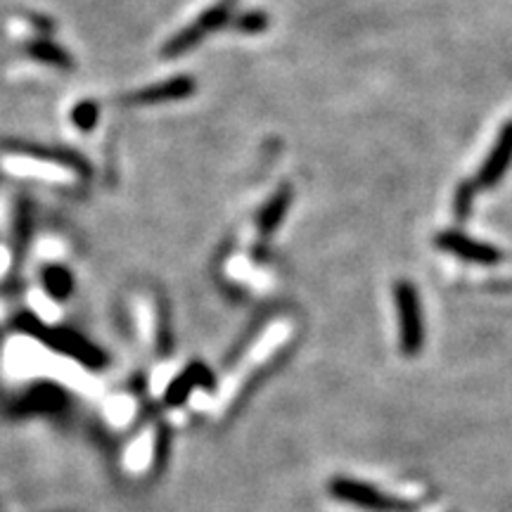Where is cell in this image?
I'll return each instance as SVG.
<instances>
[{
  "label": "cell",
  "mask_w": 512,
  "mask_h": 512,
  "mask_svg": "<svg viewBox=\"0 0 512 512\" xmlns=\"http://www.w3.org/2000/svg\"><path fill=\"white\" fill-rule=\"evenodd\" d=\"M17 325L29 335L38 337V342H43L46 347L60 351V354H67L76 358V361L83 363L88 368H102L105 366V354L100 349H95L93 344H88L86 339L74 335L69 330H60V328H46L41 320H36L34 316H19Z\"/></svg>",
  "instance_id": "6da1fadb"
},
{
  "label": "cell",
  "mask_w": 512,
  "mask_h": 512,
  "mask_svg": "<svg viewBox=\"0 0 512 512\" xmlns=\"http://www.w3.org/2000/svg\"><path fill=\"white\" fill-rule=\"evenodd\" d=\"M510 162H512V124L503 128L501 138H498L494 152H491L489 159L484 162L482 174L477 176V181L470 185H463V190L458 192L456 209L460 211V216H463L467 207H470V200L475 197V188H489V185L501 181V176L505 174V169H508Z\"/></svg>",
  "instance_id": "7a4b0ae2"
},
{
  "label": "cell",
  "mask_w": 512,
  "mask_h": 512,
  "mask_svg": "<svg viewBox=\"0 0 512 512\" xmlns=\"http://www.w3.org/2000/svg\"><path fill=\"white\" fill-rule=\"evenodd\" d=\"M230 10H233V0H223V3L216 5V8L207 10L195 24H190V27L178 31V34L171 38L169 43H166L162 55L176 57V55L188 53V50L195 48L204 36L211 34V31L221 29L223 24L230 22Z\"/></svg>",
  "instance_id": "3957f363"
},
{
  "label": "cell",
  "mask_w": 512,
  "mask_h": 512,
  "mask_svg": "<svg viewBox=\"0 0 512 512\" xmlns=\"http://www.w3.org/2000/svg\"><path fill=\"white\" fill-rule=\"evenodd\" d=\"M396 306L401 316V335H403V351L415 354L422 347V318L418 306V294H415L411 283L396 285Z\"/></svg>",
  "instance_id": "277c9868"
},
{
  "label": "cell",
  "mask_w": 512,
  "mask_h": 512,
  "mask_svg": "<svg viewBox=\"0 0 512 512\" xmlns=\"http://www.w3.org/2000/svg\"><path fill=\"white\" fill-rule=\"evenodd\" d=\"M437 242L441 249H446V252L456 254L465 261H475V264H496V261L501 259V252H498V249L470 240L463 233H441Z\"/></svg>",
  "instance_id": "5b68a950"
},
{
  "label": "cell",
  "mask_w": 512,
  "mask_h": 512,
  "mask_svg": "<svg viewBox=\"0 0 512 512\" xmlns=\"http://www.w3.org/2000/svg\"><path fill=\"white\" fill-rule=\"evenodd\" d=\"M192 91H195V81L188 79V76H178V79L157 83V86L145 88V91L128 95L124 102H131V105H157V102L188 98Z\"/></svg>",
  "instance_id": "8992f818"
},
{
  "label": "cell",
  "mask_w": 512,
  "mask_h": 512,
  "mask_svg": "<svg viewBox=\"0 0 512 512\" xmlns=\"http://www.w3.org/2000/svg\"><path fill=\"white\" fill-rule=\"evenodd\" d=\"M43 285H46L48 294L57 302H62V299H67L69 294L74 290V278L72 273L67 271V268L62 266H50L43 271Z\"/></svg>",
  "instance_id": "52a82bcc"
},
{
  "label": "cell",
  "mask_w": 512,
  "mask_h": 512,
  "mask_svg": "<svg viewBox=\"0 0 512 512\" xmlns=\"http://www.w3.org/2000/svg\"><path fill=\"white\" fill-rule=\"evenodd\" d=\"M27 50H29V55L34 57V60H41V62L53 64V67H62V69L72 67V60H69V55L64 53L62 48H57V46H53V43H48V41L31 43Z\"/></svg>",
  "instance_id": "ba28073f"
},
{
  "label": "cell",
  "mask_w": 512,
  "mask_h": 512,
  "mask_svg": "<svg viewBox=\"0 0 512 512\" xmlns=\"http://www.w3.org/2000/svg\"><path fill=\"white\" fill-rule=\"evenodd\" d=\"M287 204H290V190L283 188V190L278 192V195L273 197L271 204H268V209L264 211V214H261V219H259L261 233H271V230L278 226L280 219H283V216H285Z\"/></svg>",
  "instance_id": "9c48e42d"
},
{
  "label": "cell",
  "mask_w": 512,
  "mask_h": 512,
  "mask_svg": "<svg viewBox=\"0 0 512 512\" xmlns=\"http://www.w3.org/2000/svg\"><path fill=\"white\" fill-rule=\"evenodd\" d=\"M19 150H27V155H34V157H41V159H53V162H60V164H67L72 166V169L79 171V174L88 176V164L83 162L79 155H72V152H60V150H41V147H19Z\"/></svg>",
  "instance_id": "30bf717a"
},
{
  "label": "cell",
  "mask_w": 512,
  "mask_h": 512,
  "mask_svg": "<svg viewBox=\"0 0 512 512\" xmlns=\"http://www.w3.org/2000/svg\"><path fill=\"white\" fill-rule=\"evenodd\" d=\"M72 119H74L76 126L83 128V131H91V128L98 124V105H95V102H91V100L81 102L79 107H74Z\"/></svg>",
  "instance_id": "8fae6325"
},
{
  "label": "cell",
  "mask_w": 512,
  "mask_h": 512,
  "mask_svg": "<svg viewBox=\"0 0 512 512\" xmlns=\"http://www.w3.org/2000/svg\"><path fill=\"white\" fill-rule=\"evenodd\" d=\"M268 27V17L259 15V12H252V15H245L238 19V29L247 31V34H254V31H264Z\"/></svg>",
  "instance_id": "7c38bea8"
}]
</instances>
